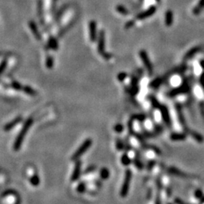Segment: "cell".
<instances>
[{"label":"cell","instance_id":"cell-10","mask_svg":"<svg viewBox=\"0 0 204 204\" xmlns=\"http://www.w3.org/2000/svg\"><path fill=\"white\" fill-rule=\"evenodd\" d=\"M48 45L51 48H52L53 50H56L58 47V42L56 40V39L54 38V37H51L48 39Z\"/></svg>","mask_w":204,"mask_h":204},{"label":"cell","instance_id":"cell-9","mask_svg":"<svg viewBox=\"0 0 204 204\" xmlns=\"http://www.w3.org/2000/svg\"><path fill=\"white\" fill-rule=\"evenodd\" d=\"M165 21H166V24L167 26H171L172 22H173V14L171 11H168L166 13V17H165Z\"/></svg>","mask_w":204,"mask_h":204},{"label":"cell","instance_id":"cell-22","mask_svg":"<svg viewBox=\"0 0 204 204\" xmlns=\"http://www.w3.org/2000/svg\"><path fill=\"white\" fill-rule=\"evenodd\" d=\"M201 82H202V84L204 86V73L202 75V76H201Z\"/></svg>","mask_w":204,"mask_h":204},{"label":"cell","instance_id":"cell-11","mask_svg":"<svg viewBox=\"0 0 204 204\" xmlns=\"http://www.w3.org/2000/svg\"><path fill=\"white\" fill-rule=\"evenodd\" d=\"M79 172H80V163H77L73 175H72V180L73 181H75L76 179H77L78 176L79 175Z\"/></svg>","mask_w":204,"mask_h":204},{"label":"cell","instance_id":"cell-15","mask_svg":"<svg viewBox=\"0 0 204 204\" xmlns=\"http://www.w3.org/2000/svg\"><path fill=\"white\" fill-rule=\"evenodd\" d=\"M53 64H54V60H53L52 57L48 56L46 59V61H45V65L48 68H52L53 67Z\"/></svg>","mask_w":204,"mask_h":204},{"label":"cell","instance_id":"cell-3","mask_svg":"<svg viewBox=\"0 0 204 204\" xmlns=\"http://www.w3.org/2000/svg\"><path fill=\"white\" fill-rule=\"evenodd\" d=\"M91 145H92V140L87 139L86 141H85L83 143V145L79 147V148L77 149L76 151L74 153L73 156H72V159H73V160H76V159H78L79 157H80V156L88 150V148H89Z\"/></svg>","mask_w":204,"mask_h":204},{"label":"cell","instance_id":"cell-19","mask_svg":"<svg viewBox=\"0 0 204 204\" xmlns=\"http://www.w3.org/2000/svg\"><path fill=\"white\" fill-rule=\"evenodd\" d=\"M12 86H13L14 89H17V90H21V84L18 83H16V82H14L13 83H12Z\"/></svg>","mask_w":204,"mask_h":204},{"label":"cell","instance_id":"cell-7","mask_svg":"<svg viewBox=\"0 0 204 204\" xmlns=\"http://www.w3.org/2000/svg\"><path fill=\"white\" fill-rule=\"evenodd\" d=\"M156 12V7L155 6H151L147 10L143 12L142 13L139 14V15L137 16V18L139 20H143L145 19V18H147V17L152 16L154 13Z\"/></svg>","mask_w":204,"mask_h":204},{"label":"cell","instance_id":"cell-5","mask_svg":"<svg viewBox=\"0 0 204 204\" xmlns=\"http://www.w3.org/2000/svg\"><path fill=\"white\" fill-rule=\"evenodd\" d=\"M139 54H140L141 59L142 61L143 64L145 66V68H147V70L148 71V73L150 74H151L153 73V67L151 63H150V59H149L147 52L144 50H141L139 52Z\"/></svg>","mask_w":204,"mask_h":204},{"label":"cell","instance_id":"cell-12","mask_svg":"<svg viewBox=\"0 0 204 204\" xmlns=\"http://www.w3.org/2000/svg\"><path fill=\"white\" fill-rule=\"evenodd\" d=\"M204 8V0H200L199 2L198 5L196 6L194 9V14H198L199 12Z\"/></svg>","mask_w":204,"mask_h":204},{"label":"cell","instance_id":"cell-13","mask_svg":"<svg viewBox=\"0 0 204 204\" xmlns=\"http://www.w3.org/2000/svg\"><path fill=\"white\" fill-rule=\"evenodd\" d=\"M20 121H21V118L18 117L17 119H14L13 122H11L10 123H8V125H6V127H5L6 131H8V130H10V129H12V127H14V125H15L17 123H19Z\"/></svg>","mask_w":204,"mask_h":204},{"label":"cell","instance_id":"cell-14","mask_svg":"<svg viewBox=\"0 0 204 204\" xmlns=\"http://www.w3.org/2000/svg\"><path fill=\"white\" fill-rule=\"evenodd\" d=\"M116 11L122 14H129V11L123 6H118L116 7Z\"/></svg>","mask_w":204,"mask_h":204},{"label":"cell","instance_id":"cell-1","mask_svg":"<svg viewBox=\"0 0 204 204\" xmlns=\"http://www.w3.org/2000/svg\"><path fill=\"white\" fill-rule=\"evenodd\" d=\"M32 123H33V119H27L26 123H24V125L23 126L22 129L21 130L20 133L17 135V139L15 140V142H14V148L15 150H18L21 146V144L23 142V140L25 137L26 134L27 133V131L29 128L30 127L31 125H32Z\"/></svg>","mask_w":204,"mask_h":204},{"label":"cell","instance_id":"cell-17","mask_svg":"<svg viewBox=\"0 0 204 204\" xmlns=\"http://www.w3.org/2000/svg\"><path fill=\"white\" fill-rule=\"evenodd\" d=\"M23 90H25L26 92L27 93V94H35V92L33 91V89H32L31 88H30V87H23Z\"/></svg>","mask_w":204,"mask_h":204},{"label":"cell","instance_id":"cell-6","mask_svg":"<svg viewBox=\"0 0 204 204\" xmlns=\"http://www.w3.org/2000/svg\"><path fill=\"white\" fill-rule=\"evenodd\" d=\"M89 38L90 41L94 42L97 39V24L94 21H92L89 22Z\"/></svg>","mask_w":204,"mask_h":204},{"label":"cell","instance_id":"cell-20","mask_svg":"<svg viewBox=\"0 0 204 204\" xmlns=\"http://www.w3.org/2000/svg\"><path fill=\"white\" fill-rule=\"evenodd\" d=\"M6 65H7V61H2V64H1V72H2V73L4 72L5 67H6Z\"/></svg>","mask_w":204,"mask_h":204},{"label":"cell","instance_id":"cell-23","mask_svg":"<svg viewBox=\"0 0 204 204\" xmlns=\"http://www.w3.org/2000/svg\"><path fill=\"white\" fill-rule=\"evenodd\" d=\"M156 1H160V0H156Z\"/></svg>","mask_w":204,"mask_h":204},{"label":"cell","instance_id":"cell-16","mask_svg":"<svg viewBox=\"0 0 204 204\" xmlns=\"http://www.w3.org/2000/svg\"><path fill=\"white\" fill-rule=\"evenodd\" d=\"M199 50V48L198 47H196V48H194L193 49H191V51H190V52H188L186 55H185V58H190L191 57H192L193 55L194 54H196V52H198Z\"/></svg>","mask_w":204,"mask_h":204},{"label":"cell","instance_id":"cell-8","mask_svg":"<svg viewBox=\"0 0 204 204\" xmlns=\"http://www.w3.org/2000/svg\"><path fill=\"white\" fill-rule=\"evenodd\" d=\"M29 26L31 31H32V33H33L34 37L37 38V40H41V35L39 33V30L37 28V25H36V23L32 21H30L29 23Z\"/></svg>","mask_w":204,"mask_h":204},{"label":"cell","instance_id":"cell-18","mask_svg":"<svg viewBox=\"0 0 204 204\" xmlns=\"http://www.w3.org/2000/svg\"><path fill=\"white\" fill-rule=\"evenodd\" d=\"M126 76H127V74L125 73H120L118 75V79L119 81H123L126 78Z\"/></svg>","mask_w":204,"mask_h":204},{"label":"cell","instance_id":"cell-4","mask_svg":"<svg viewBox=\"0 0 204 204\" xmlns=\"http://www.w3.org/2000/svg\"><path fill=\"white\" fill-rule=\"evenodd\" d=\"M131 177H132L131 172L129 171V170H127V171H126V173H125V179H124V181H123V186H122L121 191H120V194H121L122 196H123V197L127 195L128 191H129V184H130V181H131Z\"/></svg>","mask_w":204,"mask_h":204},{"label":"cell","instance_id":"cell-2","mask_svg":"<svg viewBox=\"0 0 204 204\" xmlns=\"http://www.w3.org/2000/svg\"><path fill=\"white\" fill-rule=\"evenodd\" d=\"M98 44V51L99 54H101L105 59H110V54L105 53V36H104V32L103 30L100 32Z\"/></svg>","mask_w":204,"mask_h":204},{"label":"cell","instance_id":"cell-21","mask_svg":"<svg viewBox=\"0 0 204 204\" xmlns=\"http://www.w3.org/2000/svg\"><path fill=\"white\" fill-rule=\"evenodd\" d=\"M134 24V21H130L128 22L126 24H125V28H129V27H132Z\"/></svg>","mask_w":204,"mask_h":204}]
</instances>
